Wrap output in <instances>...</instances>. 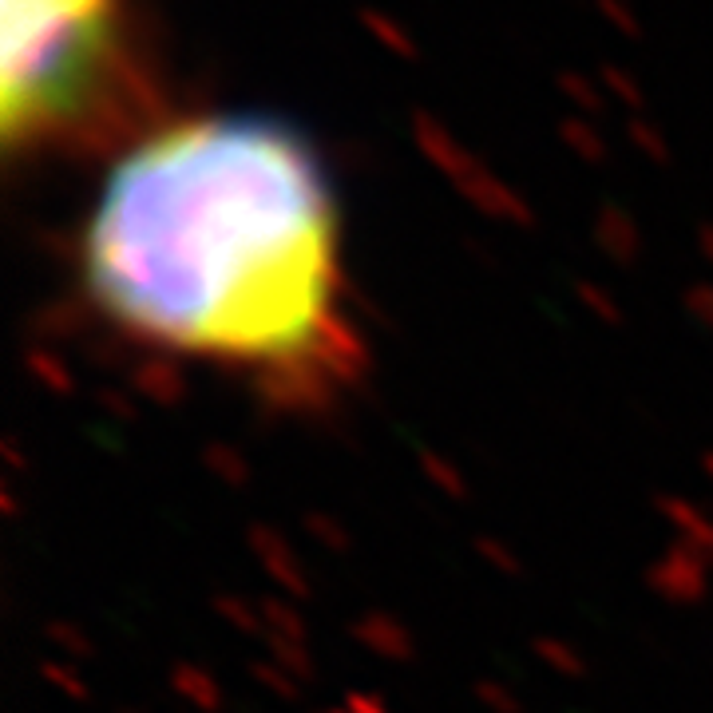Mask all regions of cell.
Returning a JSON list of instances; mask_svg holds the SVG:
<instances>
[{"instance_id": "1", "label": "cell", "mask_w": 713, "mask_h": 713, "mask_svg": "<svg viewBox=\"0 0 713 713\" xmlns=\"http://www.w3.org/2000/svg\"><path fill=\"white\" fill-rule=\"evenodd\" d=\"M80 282L123 337L294 397L357 369L341 206L278 115L210 111L139 135L80 230Z\"/></svg>"}, {"instance_id": "2", "label": "cell", "mask_w": 713, "mask_h": 713, "mask_svg": "<svg viewBox=\"0 0 713 713\" xmlns=\"http://www.w3.org/2000/svg\"><path fill=\"white\" fill-rule=\"evenodd\" d=\"M123 0H0V135L8 151L92 143L123 127L135 68Z\"/></svg>"}, {"instance_id": "3", "label": "cell", "mask_w": 713, "mask_h": 713, "mask_svg": "<svg viewBox=\"0 0 713 713\" xmlns=\"http://www.w3.org/2000/svg\"><path fill=\"white\" fill-rule=\"evenodd\" d=\"M361 24H365L377 40H385L393 52H412V36H408L405 28L393 20V12H381V8H361Z\"/></svg>"}, {"instance_id": "4", "label": "cell", "mask_w": 713, "mask_h": 713, "mask_svg": "<svg viewBox=\"0 0 713 713\" xmlns=\"http://www.w3.org/2000/svg\"><path fill=\"white\" fill-rule=\"evenodd\" d=\"M599 16H607V24H614L618 32H638V12L626 0H595Z\"/></svg>"}]
</instances>
